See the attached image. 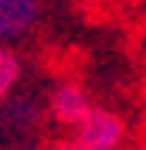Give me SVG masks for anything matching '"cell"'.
I'll list each match as a JSON object with an SVG mask.
<instances>
[{"mask_svg": "<svg viewBox=\"0 0 146 150\" xmlns=\"http://www.w3.org/2000/svg\"><path fill=\"white\" fill-rule=\"evenodd\" d=\"M20 79H24V58L10 45H0V106L17 92Z\"/></svg>", "mask_w": 146, "mask_h": 150, "instance_id": "5", "label": "cell"}, {"mask_svg": "<svg viewBox=\"0 0 146 150\" xmlns=\"http://www.w3.org/2000/svg\"><path fill=\"white\" fill-rule=\"evenodd\" d=\"M92 112V96L82 82H75V79H61L55 82V89L48 92V116L58 123V126H78Z\"/></svg>", "mask_w": 146, "mask_h": 150, "instance_id": "2", "label": "cell"}, {"mask_svg": "<svg viewBox=\"0 0 146 150\" xmlns=\"http://www.w3.org/2000/svg\"><path fill=\"white\" fill-rule=\"evenodd\" d=\"M126 120L105 106H92V112L75 126V140L82 150H122L126 143Z\"/></svg>", "mask_w": 146, "mask_h": 150, "instance_id": "1", "label": "cell"}, {"mask_svg": "<svg viewBox=\"0 0 146 150\" xmlns=\"http://www.w3.org/2000/svg\"><path fill=\"white\" fill-rule=\"evenodd\" d=\"M7 150H44V143H37L34 137H27V140H17V143H10Z\"/></svg>", "mask_w": 146, "mask_h": 150, "instance_id": "7", "label": "cell"}, {"mask_svg": "<svg viewBox=\"0 0 146 150\" xmlns=\"http://www.w3.org/2000/svg\"><path fill=\"white\" fill-rule=\"evenodd\" d=\"M41 0H0V45L27 38L41 24Z\"/></svg>", "mask_w": 146, "mask_h": 150, "instance_id": "4", "label": "cell"}, {"mask_svg": "<svg viewBox=\"0 0 146 150\" xmlns=\"http://www.w3.org/2000/svg\"><path fill=\"white\" fill-rule=\"evenodd\" d=\"M44 150H82L75 137H55V140H48Z\"/></svg>", "mask_w": 146, "mask_h": 150, "instance_id": "6", "label": "cell"}, {"mask_svg": "<svg viewBox=\"0 0 146 150\" xmlns=\"http://www.w3.org/2000/svg\"><path fill=\"white\" fill-rule=\"evenodd\" d=\"M48 116V106L37 99L34 92H14L7 103L0 106V123L10 133H17L20 140H27L41 130V123Z\"/></svg>", "mask_w": 146, "mask_h": 150, "instance_id": "3", "label": "cell"}]
</instances>
